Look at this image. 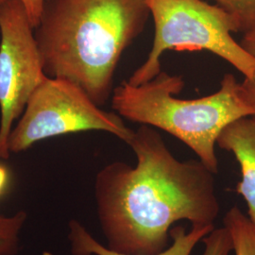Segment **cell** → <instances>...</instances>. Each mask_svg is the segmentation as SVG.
<instances>
[{"label": "cell", "mask_w": 255, "mask_h": 255, "mask_svg": "<svg viewBox=\"0 0 255 255\" xmlns=\"http://www.w3.org/2000/svg\"><path fill=\"white\" fill-rule=\"evenodd\" d=\"M128 145L136 165L111 163L95 181L97 215L109 249L156 255L167 248L177 221L215 224L220 210L215 173L201 160H178L162 135L146 125Z\"/></svg>", "instance_id": "cell-1"}, {"label": "cell", "mask_w": 255, "mask_h": 255, "mask_svg": "<svg viewBox=\"0 0 255 255\" xmlns=\"http://www.w3.org/2000/svg\"><path fill=\"white\" fill-rule=\"evenodd\" d=\"M149 15L145 0H46L34 28L44 72L73 82L101 107Z\"/></svg>", "instance_id": "cell-2"}, {"label": "cell", "mask_w": 255, "mask_h": 255, "mask_svg": "<svg viewBox=\"0 0 255 255\" xmlns=\"http://www.w3.org/2000/svg\"><path fill=\"white\" fill-rule=\"evenodd\" d=\"M183 87L181 76L164 71L137 86L126 81L114 89L112 108L122 119L158 128L178 138L217 174L216 145L221 130L235 120L255 116V108L233 74H225L219 90L201 99H178Z\"/></svg>", "instance_id": "cell-3"}, {"label": "cell", "mask_w": 255, "mask_h": 255, "mask_svg": "<svg viewBox=\"0 0 255 255\" xmlns=\"http://www.w3.org/2000/svg\"><path fill=\"white\" fill-rule=\"evenodd\" d=\"M154 21L153 44L146 61L127 82L140 85L161 70L167 50L214 53L232 64L245 79L255 80V58L237 42V21L227 11L205 0H145Z\"/></svg>", "instance_id": "cell-4"}, {"label": "cell", "mask_w": 255, "mask_h": 255, "mask_svg": "<svg viewBox=\"0 0 255 255\" xmlns=\"http://www.w3.org/2000/svg\"><path fill=\"white\" fill-rule=\"evenodd\" d=\"M89 130L108 132L126 144L135 131L119 114L101 110L73 82L46 76L12 128L8 147L19 153L50 137Z\"/></svg>", "instance_id": "cell-5"}, {"label": "cell", "mask_w": 255, "mask_h": 255, "mask_svg": "<svg viewBox=\"0 0 255 255\" xmlns=\"http://www.w3.org/2000/svg\"><path fill=\"white\" fill-rule=\"evenodd\" d=\"M0 159H9L8 140L37 87L46 79L34 27L20 0L0 6Z\"/></svg>", "instance_id": "cell-6"}, {"label": "cell", "mask_w": 255, "mask_h": 255, "mask_svg": "<svg viewBox=\"0 0 255 255\" xmlns=\"http://www.w3.org/2000/svg\"><path fill=\"white\" fill-rule=\"evenodd\" d=\"M217 145L235 155L240 165L237 192L246 201L248 217L255 225V116L231 122L221 130Z\"/></svg>", "instance_id": "cell-7"}, {"label": "cell", "mask_w": 255, "mask_h": 255, "mask_svg": "<svg viewBox=\"0 0 255 255\" xmlns=\"http://www.w3.org/2000/svg\"><path fill=\"white\" fill-rule=\"evenodd\" d=\"M215 229L210 226H192L189 232L182 226L170 231L172 244L156 255H191L196 245ZM68 241L73 255H128L121 254L102 245L76 219L68 223Z\"/></svg>", "instance_id": "cell-8"}, {"label": "cell", "mask_w": 255, "mask_h": 255, "mask_svg": "<svg viewBox=\"0 0 255 255\" xmlns=\"http://www.w3.org/2000/svg\"><path fill=\"white\" fill-rule=\"evenodd\" d=\"M223 223L233 239L236 255H255V225L238 206L229 210Z\"/></svg>", "instance_id": "cell-9"}, {"label": "cell", "mask_w": 255, "mask_h": 255, "mask_svg": "<svg viewBox=\"0 0 255 255\" xmlns=\"http://www.w3.org/2000/svg\"><path fill=\"white\" fill-rule=\"evenodd\" d=\"M27 218L24 211L11 216H0V255H17L20 235Z\"/></svg>", "instance_id": "cell-10"}, {"label": "cell", "mask_w": 255, "mask_h": 255, "mask_svg": "<svg viewBox=\"0 0 255 255\" xmlns=\"http://www.w3.org/2000/svg\"><path fill=\"white\" fill-rule=\"evenodd\" d=\"M227 11L237 21L239 32H246L255 26V0H205Z\"/></svg>", "instance_id": "cell-11"}, {"label": "cell", "mask_w": 255, "mask_h": 255, "mask_svg": "<svg viewBox=\"0 0 255 255\" xmlns=\"http://www.w3.org/2000/svg\"><path fill=\"white\" fill-rule=\"evenodd\" d=\"M202 242L205 246L202 255H229L234 251L233 239L224 226L214 229L202 239Z\"/></svg>", "instance_id": "cell-12"}, {"label": "cell", "mask_w": 255, "mask_h": 255, "mask_svg": "<svg viewBox=\"0 0 255 255\" xmlns=\"http://www.w3.org/2000/svg\"><path fill=\"white\" fill-rule=\"evenodd\" d=\"M27 10L31 25L35 28L42 14L43 7L46 0H20Z\"/></svg>", "instance_id": "cell-13"}, {"label": "cell", "mask_w": 255, "mask_h": 255, "mask_svg": "<svg viewBox=\"0 0 255 255\" xmlns=\"http://www.w3.org/2000/svg\"><path fill=\"white\" fill-rule=\"evenodd\" d=\"M239 44L246 50L249 54L255 58V26L243 33Z\"/></svg>", "instance_id": "cell-14"}, {"label": "cell", "mask_w": 255, "mask_h": 255, "mask_svg": "<svg viewBox=\"0 0 255 255\" xmlns=\"http://www.w3.org/2000/svg\"><path fill=\"white\" fill-rule=\"evenodd\" d=\"M241 85L247 100L255 108V80L244 79L243 82H241Z\"/></svg>", "instance_id": "cell-15"}, {"label": "cell", "mask_w": 255, "mask_h": 255, "mask_svg": "<svg viewBox=\"0 0 255 255\" xmlns=\"http://www.w3.org/2000/svg\"><path fill=\"white\" fill-rule=\"evenodd\" d=\"M9 182V171L8 169L0 164V196L5 192Z\"/></svg>", "instance_id": "cell-16"}, {"label": "cell", "mask_w": 255, "mask_h": 255, "mask_svg": "<svg viewBox=\"0 0 255 255\" xmlns=\"http://www.w3.org/2000/svg\"><path fill=\"white\" fill-rule=\"evenodd\" d=\"M5 1H6V0H0V6H1Z\"/></svg>", "instance_id": "cell-17"}]
</instances>
